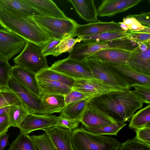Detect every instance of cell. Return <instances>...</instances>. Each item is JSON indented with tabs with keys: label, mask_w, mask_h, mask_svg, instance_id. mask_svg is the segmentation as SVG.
<instances>
[{
	"label": "cell",
	"mask_w": 150,
	"mask_h": 150,
	"mask_svg": "<svg viewBox=\"0 0 150 150\" xmlns=\"http://www.w3.org/2000/svg\"><path fill=\"white\" fill-rule=\"evenodd\" d=\"M85 128L103 127L117 122L89 102L80 119Z\"/></svg>",
	"instance_id": "cell-12"
},
{
	"label": "cell",
	"mask_w": 150,
	"mask_h": 150,
	"mask_svg": "<svg viewBox=\"0 0 150 150\" xmlns=\"http://www.w3.org/2000/svg\"><path fill=\"white\" fill-rule=\"evenodd\" d=\"M80 123V120L68 119L58 116L56 125L66 128L72 131L78 127Z\"/></svg>",
	"instance_id": "cell-40"
},
{
	"label": "cell",
	"mask_w": 150,
	"mask_h": 150,
	"mask_svg": "<svg viewBox=\"0 0 150 150\" xmlns=\"http://www.w3.org/2000/svg\"><path fill=\"white\" fill-rule=\"evenodd\" d=\"M128 17L135 18L142 25L146 27H150V13L141 12L138 14L129 15Z\"/></svg>",
	"instance_id": "cell-45"
},
{
	"label": "cell",
	"mask_w": 150,
	"mask_h": 150,
	"mask_svg": "<svg viewBox=\"0 0 150 150\" xmlns=\"http://www.w3.org/2000/svg\"><path fill=\"white\" fill-rule=\"evenodd\" d=\"M131 89L110 92L94 98L89 102L117 122H129L144 103L140 95Z\"/></svg>",
	"instance_id": "cell-1"
},
{
	"label": "cell",
	"mask_w": 150,
	"mask_h": 150,
	"mask_svg": "<svg viewBox=\"0 0 150 150\" xmlns=\"http://www.w3.org/2000/svg\"><path fill=\"white\" fill-rule=\"evenodd\" d=\"M81 40L77 38L68 37L62 39L56 46L52 55L57 57L63 53L70 52L72 50L74 45L77 42H80Z\"/></svg>",
	"instance_id": "cell-34"
},
{
	"label": "cell",
	"mask_w": 150,
	"mask_h": 150,
	"mask_svg": "<svg viewBox=\"0 0 150 150\" xmlns=\"http://www.w3.org/2000/svg\"><path fill=\"white\" fill-rule=\"evenodd\" d=\"M9 106L4 107L0 108V116L8 112Z\"/></svg>",
	"instance_id": "cell-48"
},
{
	"label": "cell",
	"mask_w": 150,
	"mask_h": 150,
	"mask_svg": "<svg viewBox=\"0 0 150 150\" xmlns=\"http://www.w3.org/2000/svg\"><path fill=\"white\" fill-rule=\"evenodd\" d=\"M127 63L137 72L150 76V47L145 51L138 47L132 51Z\"/></svg>",
	"instance_id": "cell-19"
},
{
	"label": "cell",
	"mask_w": 150,
	"mask_h": 150,
	"mask_svg": "<svg viewBox=\"0 0 150 150\" xmlns=\"http://www.w3.org/2000/svg\"><path fill=\"white\" fill-rule=\"evenodd\" d=\"M29 113L27 107L22 103L9 106L8 115L11 126L19 128Z\"/></svg>",
	"instance_id": "cell-27"
},
{
	"label": "cell",
	"mask_w": 150,
	"mask_h": 150,
	"mask_svg": "<svg viewBox=\"0 0 150 150\" xmlns=\"http://www.w3.org/2000/svg\"><path fill=\"white\" fill-rule=\"evenodd\" d=\"M61 40L51 38L43 45L42 48V53L43 55L46 57L52 55L57 45Z\"/></svg>",
	"instance_id": "cell-43"
},
{
	"label": "cell",
	"mask_w": 150,
	"mask_h": 150,
	"mask_svg": "<svg viewBox=\"0 0 150 150\" xmlns=\"http://www.w3.org/2000/svg\"><path fill=\"white\" fill-rule=\"evenodd\" d=\"M74 150H118L122 143L111 137L96 135L81 126L71 131Z\"/></svg>",
	"instance_id": "cell-3"
},
{
	"label": "cell",
	"mask_w": 150,
	"mask_h": 150,
	"mask_svg": "<svg viewBox=\"0 0 150 150\" xmlns=\"http://www.w3.org/2000/svg\"><path fill=\"white\" fill-rule=\"evenodd\" d=\"M134 91L143 99L144 103H150V85L137 84L133 87Z\"/></svg>",
	"instance_id": "cell-41"
},
{
	"label": "cell",
	"mask_w": 150,
	"mask_h": 150,
	"mask_svg": "<svg viewBox=\"0 0 150 150\" xmlns=\"http://www.w3.org/2000/svg\"><path fill=\"white\" fill-rule=\"evenodd\" d=\"M122 22L127 26L129 30L138 31L148 27L142 25L134 18L127 16L123 18Z\"/></svg>",
	"instance_id": "cell-42"
},
{
	"label": "cell",
	"mask_w": 150,
	"mask_h": 150,
	"mask_svg": "<svg viewBox=\"0 0 150 150\" xmlns=\"http://www.w3.org/2000/svg\"><path fill=\"white\" fill-rule=\"evenodd\" d=\"M64 96L66 105L86 98L85 96L81 93L72 89L69 93L64 95Z\"/></svg>",
	"instance_id": "cell-44"
},
{
	"label": "cell",
	"mask_w": 150,
	"mask_h": 150,
	"mask_svg": "<svg viewBox=\"0 0 150 150\" xmlns=\"http://www.w3.org/2000/svg\"><path fill=\"white\" fill-rule=\"evenodd\" d=\"M37 79L41 95L48 94L65 95L72 90V87L57 81L41 79Z\"/></svg>",
	"instance_id": "cell-24"
},
{
	"label": "cell",
	"mask_w": 150,
	"mask_h": 150,
	"mask_svg": "<svg viewBox=\"0 0 150 150\" xmlns=\"http://www.w3.org/2000/svg\"><path fill=\"white\" fill-rule=\"evenodd\" d=\"M81 18L89 23L97 21V9L93 0H69Z\"/></svg>",
	"instance_id": "cell-21"
},
{
	"label": "cell",
	"mask_w": 150,
	"mask_h": 150,
	"mask_svg": "<svg viewBox=\"0 0 150 150\" xmlns=\"http://www.w3.org/2000/svg\"><path fill=\"white\" fill-rule=\"evenodd\" d=\"M27 40L6 29L0 28V57L8 61L24 49Z\"/></svg>",
	"instance_id": "cell-10"
},
{
	"label": "cell",
	"mask_w": 150,
	"mask_h": 150,
	"mask_svg": "<svg viewBox=\"0 0 150 150\" xmlns=\"http://www.w3.org/2000/svg\"><path fill=\"white\" fill-rule=\"evenodd\" d=\"M129 31L127 37L137 43H150V27L138 31Z\"/></svg>",
	"instance_id": "cell-37"
},
{
	"label": "cell",
	"mask_w": 150,
	"mask_h": 150,
	"mask_svg": "<svg viewBox=\"0 0 150 150\" xmlns=\"http://www.w3.org/2000/svg\"><path fill=\"white\" fill-rule=\"evenodd\" d=\"M119 23L113 21L104 22L97 21L81 25L78 24L74 32V37L90 35L103 33L123 31Z\"/></svg>",
	"instance_id": "cell-16"
},
{
	"label": "cell",
	"mask_w": 150,
	"mask_h": 150,
	"mask_svg": "<svg viewBox=\"0 0 150 150\" xmlns=\"http://www.w3.org/2000/svg\"><path fill=\"white\" fill-rule=\"evenodd\" d=\"M143 0H103L97 9L99 17H111L139 4Z\"/></svg>",
	"instance_id": "cell-15"
},
{
	"label": "cell",
	"mask_w": 150,
	"mask_h": 150,
	"mask_svg": "<svg viewBox=\"0 0 150 150\" xmlns=\"http://www.w3.org/2000/svg\"><path fill=\"white\" fill-rule=\"evenodd\" d=\"M57 150H74L71 142V130L55 125L43 130Z\"/></svg>",
	"instance_id": "cell-17"
},
{
	"label": "cell",
	"mask_w": 150,
	"mask_h": 150,
	"mask_svg": "<svg viewBox=\"0 0 150 150\" xmlns=\"http://www.w3.org/2000/svg\"><path fill=\"white\" fill-rule=\"evenodd\" d=\"M0 25L26 40L43 47L51 38L49 35L28 16L0 3Z\"/></svg>",
	"instance_id": "cell-2"
},
{
	"label": "cell",
	"mask_w": 150,
	"mask_h": 150,
	"mask_svg": "<svg viewBox=\"0 0 150 150\" xmlns=\"http://www.w3.org/2000/svg\"><path fill=\"white\" fill-rule=\"evenodd\" d=\"M42 47L27 41L21 52L14 58L15 66L25 69L36 75L49 67L46 57L42 53Z\"/></svg>",
	"instance_id": "cell-5"
},
{
	"label": "cell",
	"mask_w": 150,
	"mask_h": 150,
	"mask_svg": "<svg viewBox=\"0 0 150 150\" xmlns=\"http://www.w3.org/2000/svg\"><path fill=\"white\" fill-rule=\"evenodd\" d=\"M41 105L46 114L59 113L66 105L64 95L60 94H41Z\"/></svg>",
	"instance_id": "cell-23"
},
{
	"label": "cell",
	"mask_w": 150,
	"mask_h": 150,
	"mask_svg": "<svg viewBox=\"0 0 150 150\" xmlns=\"http://www.w3.org/2000/svg\"><path fill=\"white\" fill-rule=\"evenodd\" d=\"M118 150H150V146L134 138L122 143Z\"/></svg>",
	"instance_id": "cell-38"
},
{
	"label": "cell",
	"mask_w": 150,
	"mask_h": 150,
	"mask_svg": "<svg viewBox=\"0 0 150 150\" xmlns=\"http://www.w3.org/2000/svg\"><path fill=\"white\" fill-rule=\"evenodd\" d=\"M130 119L129 127L131 129L135 130L150 125V105L137 111Z\"/></svg>",
	"instance_id": "cell-28"
},
{
	"label": "cell",
	"mask_w": 150,
	"mask_h": 150,
	"mask_svg": "<svg viewBox=\"0 0 150 150\" xmlns=\"http://www.w3.org/2000/svg\"><path fill=\"white\" fill-rule=\"evenodd\" d=\"M8 150H38L30 136L20 132Z\"/></svg>",
	"instance_id": "cell-31"
},
{
	"label": "cell",
	"mask_w": 150,
	"mask_h": 150,
	"mask_svg": "<svg viewBox=\"0 0 150 150\" xmlns=\"http://www.w3.org/2000/svg\"><path fill=\"white\" fill-rule=\"evenodd\" d=\"M137 43L128 37L96 43H76L69 53V58L83 61L95 53L108 49H117L132 51L138 47Z\"/></svg>",
	"instance_id": "cell-4"
},
{
	"label": "cell",
	"mask_w": 150,
	"mask_h": 150,
	"mask_svg": "<svg viewBox=\"0 0 150 150\" xmlns=\"http://www.w3.org/2000/svg\"><path fill=\"white\" fill-rule=\"evenodd\" d=\"M37 79L49 80L57 81L72 87L75 79L60 73L49 68L42 70L36 75Z\"/></svg>",
	"instance_id": "cell-30"
},
{
	"label": "cell",
	"mask_w": 150,
	"mask_h": 150,
	"mask_svg": "<svg viewBox=\"0 0 150 150\" xmlns=\"http://www.w3.org/2000/svg\"><path fill=\"white\" fill-rule=\"evenodd\" d=\"M132 51L117 49H108L99 51L89 57L103 61L128 63Z\"/></svg>",
	"instance_id": "cell-22"
},
{
	"label": "cell",
	"mask_w": 150,
	"mask_h": 150,
	"mask_svg": "<svg viewBox=\"0 0 150 150\" xmlns=\"http://www.w3.org/2000/svg\"><path fill=\"white\" fill-rule=\"evenodd\" d=\"M21 103L18 97L9 88L0 89V108Z\"/></svg>",
	"instance_id": "cell-35"
},
{
	"label": "cell",
	"mask_w": 150,
	"mask_h": 150,
	"mask_svg": "<svg viewBox=\"0 0 150 150\" xmlns=\"http://www.w3.org/2000/svg\"><path fill=\"white\" fill-rule=\"evenodd\" d=\"M58 116L51 115H37L29 113L19 129L20 132L28 134L34 131L44 129L56 125Z\"/></svg>",
	"instance_id": "cell-14"
},
{
	"label": "cell",
	"mask_w": 150,
	"mask_h": 150,
	"mask_svg": "<svg viewBox=\"0 0 150 150\" xmlns=\"http://www.w3.org/2000/svg\"><path fill=\"white\" fill-rule=\"evenodd\" d=\"M85 61L93 78L104 81L118 89L132 88L127 82L102 61L91 57H88Z\"/></svg>",
	"instance_id": "cell-7"
},
{
	"label": "cell",
	"mask_w": 150,
	"mask_h": 150,
	"mask_svg": "<svg viewBox=\"0 0 150 150\" xmlns=\"http://www.w3.org/2000/svg\"><path fill=\"white\" fill-rule=\"evenodd\" d=\"M0 3L30 16H43L24 0H0Z\"/></svg>",
	"instance_id": "cell-29"
},
{
	"label": "cell",
	"mask_w": 150,
	"mask_h": 150,
	"mask_svg": "<svg viewBox=\"0 0 150 150\" xmlns=\"http://www.w3.org/2000/svg\"><path fill=\"white\" fill-rule=\"evenodd\" d=\"M9 86V89L18 97L21 103L26 106L30 113L46 114L41 106V99L11 76Z\"/></svg>",
	"instance_id": "cell-11"
},
{
	"label": "cell",
	"mask_w": 150,
	"mask_h": 150,
	"mask_svg": "<svg viewBox=\"0 0 150 150\" xmlns=\"http://www.w3.org/2000/svg\"><path fill=\"white\" fill-rule=\"evenodd\" d=\"M38 150H57L45 133L30 136Z\"/></svg>",
	"instance_id": "cell-36"
},
{
	"label": "cell",
	"mask_w": 150,
	"mask_h": 150,
	"mask_svg": "<svg viewBox=\"0 0 150 150\" xmlns=\"http://www.w3.org/2000/svg\"><path fill=\"white\" fill-rule=\"evenodd\" d=\"M11 76L41 99V95L35 74L25 69L14 66L12 67Z\"/></svg>",
	"instance_id": "cell-18"
},
{
	"label": "cell",
	"mask_w": 150,
	"mask_h": 150,
	"mask_svg": "<svg viewBox=\"0 0 150 150\" xmlns=\"http://www.w3.org/2000/svg\"><path fill=\"white\" fill-rule=\"evenodd\" d=\"M12 67L8 61L0 57V89L9 88Z\"/></svg>",
	"instance_id": "cell-33"
},
{
	"label": "cell",
	"mask_w": 150,
	"mask_h": 150,
	"mask_svg": "<svg viewBox=\"0 0 150 150\" xmlns=\"http://www.w3.org/2000/svg\"><path fill=\"white\" fill-rule=\"evenodd\" d=\"M135 131L136 135L134 138L150 146V125L137 129Z\"/></svg>",
	"instance_id": "cell-39"
},
{
	"label": "cell",
	"mask_w": 150,
	"mask_h": 150,
	"mask_svg": "<svg viewBox=\"0 0 150 150\" xmlns=\"http://www.w3.org/2000/svg\"><path fill=\"white\" fill-rule=\"evenodd\" d=\"M10 127L8 112L0 116V137L6 134Z\"/></svg>",
	"instance_id": "cell-46"
},
{
	"label": "cell",
	"mask_w": 150,
	"mask_h": 150,
	"mask_svg": "<svg viewBox=\"0 0 150 150\" xmlns=\"http://www.w3.org/2000/svg\"><path fill=\"white\" fill-rule=\"evenodd\" d=\"M10 134H6L0 137V150H4L8 144V140Z\"/></svg>",
	"instance_id": "cell-47"
},
{
	"label": "cell",
	"mask_w": 150,
	"mask_h": 150,
	"mask_svg": "<svg viewBox=\"0 0 150 150\" xmlns=\"http://www.w3.org/2000/svg\"><path fill=\"white\" fill-rule=\"evenodd\" d=\"M35 21L46 32L51 38L62 40L65 37H74L78 24L69 18H61L44 16L33 17Z\"/></svg>",
	"instance_id": "cell-6"
},
{
	"label": "cell",
	"mask_w": 150,
	"mask_h": 150,
	"mask_svg": "<svg viewBox=\"0 0 150 150\" xmlns=\"http://www.w3.org/2000/svg\"><path fill=\"white\" fill-rule=\"evenodd\" d=\"M72 89L81 93L89 100L110 92L121 90L94 78L75 79Z\"/></svg>",
	"instance_id": "cell-9"
},
{
	"label": "cell",
	"mask_w": 150,
	"mask_h": 150,
	"mask_svg": "<svg viewBox=\"0 0 150 150\" xmlns=\"http://www.w3.org/2000/svg\"><path fill=\"white\" fill-rule=\"evenodd\" d=\"M102 61L122 77L132 87L137 84L150 85V76L137 72L132 68L127 63Z\"/></svg>",
	"instance_id": "cell-13"
},
{
	"label": "cell",
	"mask_w": 150,
	"mask_h": 150,
	"mask_svg": "<svg viewBox=\"0 0 150 150\" xmlns=\"http://www.w3.org/2000/svg\"><path fill=\"white\" fill-rule=\"evenodd\" d=\"M49 68L74 79L93 78L85 60L79 61L68 57L55 62Z\"/></svg>",
	"instance_id": "cell-8"
},
{
	"label": "cell",
	"mask_w": 150,
	"mask_h": 150,
	"mask_svg": "<svg viewBox=\"0 0 150 150\" xmlns=\"http://www.w3.org/2000/svg\"><path fill=\"white\" fill-rule=\"evenodd\" d=\"M129 31L110 32L90 35L79 36L77 38L81 42L85 43H96L112 40L127 37Z\"/></svg>",
	"instance_id": "cell-26"
},
{
	"label": "cell",
	"mask_w": 150,
	"mask_h": 150,
	"mask_svg": "<svg viewBox=\"0 0 150 150\" xmlns=\"http://www.w3.org/2000/svg\"><path fill=\"white\" fill-rule=\"evenodd\" d=\"M127 124L125 123L116 122L102 127H84V128L86 130L96 135L117 136L118 132Z\"/></svg>",
	"instance_id": "cell-32"
},
{
	"label": "cell",
	"mask_w": 150,
	"mask_h": 150,
	"mask_svg": "<svg viewBox=\"0 0 150 150\" xmlns=\"http://www.w3.org/2000/svg\"><path fill=\"white\" fill-rule=\"evenodd\" d=\"M89 100L86 98L66 105L59 116L68 119L80 120Z\"/></svg>",
	"instance_id": "cell-25"
},
{
	"label": "cell",
	"mask_w": 150,
	"mask_h": 150,
	"mask_svg": "<svg viewBox=\"0 0 150 150\" xmlns=\"http://www.w3.org/2000/svg\"><path fill=\"white\" fill-rule=\"evenodd\" d=\"M25 1L42 15L48 17L67 18L68 17L52 1L24 0Z\"/></svg>",
	"instance_id": "cell-20"
}]
</instances>
